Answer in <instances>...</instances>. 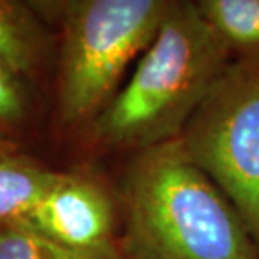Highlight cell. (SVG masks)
<instances>
[{
  "mask_svg": "<svg viewBox=\"0 0 259 259\" xmlns=\"http://www.w3.org/2000/svg\"><path fill=\"white\" fill-rule=\"evenodd\" d=\"M234 59L259 57V0H191Z\"/></svg>",
  "mask_w": 259,
  "mask_h": 259,
  "instance_id": "obj_8",
  "label": "cell"
},
{
  "mask_svg": "<svg viewBox=\"0 0 259 259\" xmlns=\"http://www.w3.org/2000/svg\"><path fill=\"white\" fill-rule=\"evenodd\" d=\"M176 0H67L59 27L54 112L87 129L120 89L125 70L156 38Z\"/></svg>",
  "mask_w": 259,
  "mask_h": 259,
  "instance_id": "obj_3",
  "label": "cell"
},
{
  "mask_svg": "<svg viewBox=\"0 0 259 259\" xmlns=\"http://www.w3.org/2000/svg\"><path fill=\"white\" fill-rule=\"evenodd\" d=\"M24 2L29 5L51 29L59 32L67 0H24Z\"/></svg>",
  "mask_w": 259,
  "mask_h": 259,
  "instance_id": "obj_11",
  "label": "cell"
},
{
  "mask_svg": "<svg viewBox=\"0 0 259 259\" xmlns=\"http://www.w3.org/2000/svg\"><path fill=\"white\" fill-rule=\"evenodd\" d=\"M37 106L38 87L0 57V151L20 149Z\"/></svg>",
  "mask_w": 259,
  "mask_h": 259,
  "instance_id": "obj_9",
  "label": "cell"
},
{
  "mask_svg": "<svg viewBox=\"0 0 259 259\" xmlns=\"http://www.w3.org/2000/svg\"><path fill=\"white\" fill-rule=\"evenodd\" d=\"M0 259H131L120 246L75 249L24 226H0Z\"/></svg>",
  "mask_w": 259,
  "mask_h": 259,
  "instance_id": "obj_10",
  "label": "cell"
},
{
  "mask_svg": "<svg viewBox=\"0 0 259 259\" xmlns=\"http://www.w3.org/2000/svg\"><path fill=\"white\" fill-rule=\"evenodd\" d=\"M75 249L117 246L115 206L99 181L79 172H59L56 183L22 224Z\"/></svg>",
  "mask_w": 259,
  "mask_h": 259,
  "instance_id": "obj_5",
  "label": "cell"
},
{
  "mask_svg": "<svg viewBox=\"0 0 259 259\" xmlns=\"http://www.w3.org/2000/svg\"><path fill=\"white\" fill-rule=\"evenodd\" d=\"M59 170L46 167L20 149L0 151V226H17L27 219L56 183Z\"/></svg>",
  "mask_w": 259,
  "mask_h": 259,
  "instance_id": "obj_7",
  "label": "cell"
},
{
  "mask_svg": "<svg viewBox=\"0 0 259 259\" xmlns=\"http://www.w3.org/2000/svg\"><path fill=\"white\" fill-rule=\"evenodd\" d=\"M233 60L196 5L176 0L127 82L87 127L89 137L136 152L178 139Z\"/></svg>",
  "mask_w": 259,
  "mask_h": 259,
  "instance_id": "obj_2",
  "label": "cell"
},
{
  "mask_svg": "<svg viewBox=\"0 0 259 259\" xmlns=\"http://www.w3.org/2000/svg\"><path fill=\"white\" fill-rule=\"evenodd\" d=\"M120 207L131 259H259L238 211L179 137L136 152Z\"/></svg>",
  "mask_w": 259,
  "mask_h": 259,
  "instance_id": "obj_1",
  "label": "cell"
},
{
  "mask_svg": "<svg viewBox=\"0 0 259 259\" xmlns=\"http://www.w3.org/2000/svg\"><path fill=\"white\" fill-rule=\"evenodd\" d=\"M259 249V57L234 59L179 136Z\"/></svg>",
  "mask_w": 259,
  "mask_h": 259,
  "instance_id": "obj_4",
  "label": "cell"
},
{
  "mask_svg": "<svg viewBox=\"0 0 259 259\" xmlns=\"http://www.w3.org/2000/svg\"><path fill=\"white\" fill-rule=\"evenodd\" d=\"M59 34L24 0H0V57L40 89L56 75Z\"/></svg>",
  "mask_w": 259,
  "mask_h": 259,
  "instance_id": "obj_6",
  "label": "cell"
}]
</instances>
